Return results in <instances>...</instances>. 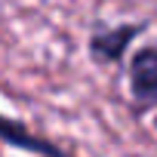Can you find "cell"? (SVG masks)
Wrapping results in <instances>:
<instances>
[{"label":"cell","instance_id":"3","mask_svg":"<svg viewBox=\"0 0 157 157\" xmlns=\"http://www.w3.org/2000/svg\"><path fill=\"white\" fill-rule=\"evenodd\" d=\"M139 31H142V28H129V25H123V28H114V31H102V34H96L93 43H90L93 59H99V62H120L123 52H126V46H129V40H132Z\"/></svg>","mask_w":157,"mask_h":157},{"label":"cell","instance_id":"1","mask_svg":"<svg viewBox=\"0 0 157 157\" xmlns=\"http://www.w3.org/2000/svg\"><path fill=\"white\" fill-rule=\"evenodd\" d=\"M129 90L139 108L157 102V49H139L129 62Z\"/></svg>","mask_w":157,"mask_h":157},{"label":"cell","instance_id":"2","mask_svg":"<svg viewBox=\"0 0 157 157\" xmlns=\"http://www.w3.org/2000/svg\"><path fill=\"white\" fill-rule=\"evenodd\" d=\"M0 142H6L13 148H22V151H31L37 157H68L59 145L46 142L43 136H37L25 123H19L16 117H3V114H0Z\"/></svg>","mask_w":157,"mask_h":157}]
</instances>
